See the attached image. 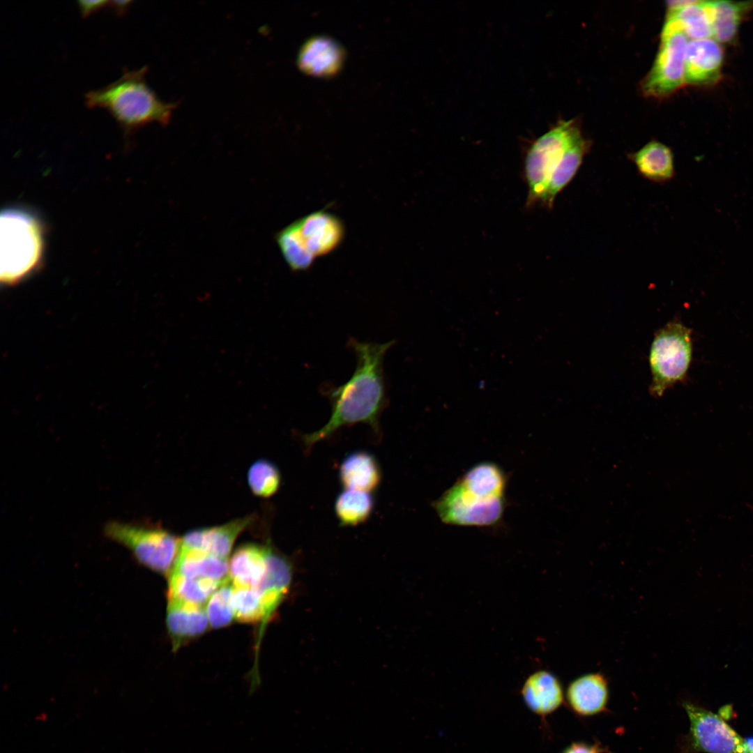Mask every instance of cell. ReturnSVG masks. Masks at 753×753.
<instances>
[{"mask_svg": "<svg viewBox=\"0 0 753 753\" xmlns=\"http://www.w3.org/2000/svg\"><path fill=\"white\" fill-rule=\"evenodd\" d=\"M602 752L603 750L598 744L591 745L584 743H574L563 753H602Z\"/></svg>", "mask_w": 753, "mask_h": 753, "instance_id": "cell-33", "label": "cell"}, {"mask_svg": "<svg viewBox=\"0 0 753 753\" xmlns=\"http://www.w3.org/2000/svg\"><path fill=\"white\" fill-rule=\"evenodd\" d=\"M570 708L577 714L590 716L602 712L609 697L607 683L598 674L582 676L568 687L566 694Z\"/></svg>", "mask_w": 753, "mask_h": 753, "instance_id": "cell-16", "label": "cell"}, {"mask_svg": "<svg viewBox=\"0 0 753 753\" xmlns=\"http://www.w3.org/2000/svg\"><path fill=\"white\" fill-rule=\"evenodd\" d=\"M340 51L332 41L317 38L301 48L298 62L302 70L316 74H328L340 66Z\"/></svg>", "mask_w": 753, "mask_h": 753, "instance_id": "cell-24", "label": "cell"}, {"mask_svg": "<svg viewBox=\"0 0 753 753\" xmlns=\"http://www.w3.org/2000/svg\"><path fill=\"white\" fill-rule=\"evenodd\" d=\"M505 507V497H483L466 489L458 481L433 503L441 521L461 526L497 524Z\"/></svg>", "mask_w": 753, "mask_h": 753, "instance_id": "cell-8", "label": "cell"}, {"mask_svg": "<svg viewBox=\"0 0 753 753\" xmlns=\"http://www.w3.org/2000/svg\"><path fill=\"white\" fill-rule=\"evenodd\" d=\"M692 353L691 330L671 321L655 334L649 354L652 373L650 391L653 396L682 380L689 368Z\"/></svg>", "mask_w": 753, "mask_h": 753, "instance_id": "cell-5", "label": "cell"}, {"mask_svg": "<svg viewBox=\"0 0 753 753\" xmlns=\"http://www.w3.org/2000/svg\"><path fill=\"white\" fill-rule=\"evenodd\" d=\"M339 480L344 489L371 492L382 480V472L376 457L370 452L357 450L348 454L339 468Z\"/></svg>", "mask_w": 753, "mask_h": 753, "instance_id": "cell-14", "label": "cell"}, {"mask_svg": "<svg viewBox=\"0 0 753 753\" xmlns=\"http://www.w3.org/2000/svg\"><path fill=\"white\" fill-rule=\"evenodd\" d=\"M253 519L250 515L220 526L190 531L181 540L180 549L200 550L227 559L235 540Z\"/></svg>", "mask_w": 753, "mask_h": 753, "instance_id": "cell-12", "label": "cell"}, {"mask_svg": "<svg viewBox=\"0 0 753 753\" xmlns=\"http://www.w3.org/2000/svg\"><path fill=\"white\" fill-rule=\"evenodd\" d=\"M689 41L677 21L666 20L657 58L643 82L642 89L646 95L664 97L685 84V52Z\"/></svg>", "mask_w": 753, "mask_h": 753, "instance_id": "cell-7", "label": "cell"}, {"mask_svg": "<svg viewBox=\"0 0 753 753\" xmlns=\"http://www.w3.org/2000/svg\"><path fill=\"white\" fill-rule=\"evenodd\" d=\"M267 570L255 588L259 593L264 611V622L271 616L288 591L292 575L289 560L267 545Z\"/></svg>", "mask_w": 753, "mask_h": 753, "instance_id": "cell-13", "label": "cell"}, {"mask_svg": "<svg viewBox=\"0 0 753 753\" xmlns=\"http://www.w3.org/2000/svg\"><path fill=\"white\" fill-rule=\"evenodd\" d=\"M232 603L236 619L255 623L265 619V611L259 591L254 588L234 586Z\"/></svg>", "mask_w": 753, "mask_h": 753, "instance_id": "cell-30", "label": "cell"}, {"mask_svg": "<svg viewBox=\"0 0 753 753\" xmlns=\"http://www.w3.org/2000/svg\"><path fill=\"white\" fill-rule=\"evenodd\" d=\"M393 343L350 340L357 360L356 367L345 383L326 390L331 404V415L324 426L303 436L307 448L339 429L356 423L367 424L375 433H379V419L387 402L383 360Z\"/></svg>", "mask_w": 753, "mask_h": 753, "instance_id": "cell-1", "label": "cell"}, {"mask_svg": "<svg viewBox=\"0 0 753 753\" xmlns=\"http://www.w3.org/2000/svg\"><path fill=\"white\" fill-rule=\"evenodd\" d=\"M713 38L719 43H730L736 38L745 13L753 7V2L731 1H712Z\"/></svg>", "mask_w": 753, "mask_h": 753, "instance_id": "cell-26", "label": "cell"}, {"mask_svg": "<svg viewBox=\"0 0 753 753\" xmlns=\"http://www.w3.org/2000/svg\"><path fill=\"white\" fill-rule=\"evenodd\" d=\"M724 53L713 38L690 40L685 60V84L703 85L715 83L720 76Z\"/></svg>", "mask_w": 753, "mask_h": 753, "instance_id": "cell-11", "label": "cell"}, {"mask_svg": "<svg viewBox=\"0 0 753 753\" xmlns=\"http://www.w3.org/2000/svg\"><path fill=\"white\" fill-rule=\"evenodd\" d=\"M579 132L572 121H563L532 144L524 165L528 188V206L540 201L554 171Z\"/></svg>", "mask_w": 753, "mask_h": 753, "instance_id": "cell-6", "label": "cell"}, {"mask_svg": "<svg viewBox=\"0 0 753 753\" xmlns=\"http://www.w3.org/2000/svg\"><path fill=\"white\" fill-rule=\"evenodd\" d=\"M109 1L105 0L79 1L77 4L82 17L85 18L96 11L109 7Z\"/></svg>", "mask_w": 753, "mask_h": 753, "instance_id": "cell-32", "label": "cell"}, {"mask_svg": "<svg viewBox=\"0 0 753 753\" xmlns=\"http://www.w3.org/2000/svg\"><path fill=\"white\" fill-rule=\"evenodd\" d=\"M228 579L218 581L207 578H189L169 574L167 595L168 598L203 606Z\"/></svg>", "mask_w": 753, "mask_h": 753, "instance_id": "cell-27", "label": "cell"}, {"mask_svg": "<svg viewBox=\"0 0 753 753\" xmlns=\"http://www.w3.org/2000/svg\"><path fill=\"white\" fill-rule=\"evenodd\" d=\"M690 731L681 745V753H745V740L720 715L685 702Z\"/></svg>", "mask_w": 753, "mask_h": 753, "instance_id": "cell-9", "label": "cell"}, {"mask_svg": "<svg viewBox=\"0 0 753 753\" xmlns=\"http://www.w3.org/2000/svg\"><path fill=\"white\" fill-rule=\"evenodd\" d=\"M296 222L304 243L315 258L333 252L344 241L343 222L325 209L310 213Z\"/></svg>", "mask_w": 753, "mask_h": 753, "instance_id": "cell-10", "label": "cell"}, {"mask_svg": "<svg viewBox=\"0 0 753 753\" xmlns=\"http://www.w3.org/2000/svg\"><path fill=\"white\" fill-rule=\"evenodd\" d=\"M522 694L526 706L541 716L555 711L563 701L559 681L546 671H538L529 676L523 685Z\"/></svg>", "mask_w": 753, "mask_h": 753, "instance_id": "cell-18", "label": "cell"}, {"mask_svg": "<svg viewBox=\"0 0 753 753\" xmlns=\"http://www.w3.org/2000/svg\"><path fill=\"white\" fill-rule=\"evenodd\" d=\"M42 249L36 220L19 210L1 215V279L11 283L22 278L38 263Z\"/></svg>", "mask_w": 753, "mask_h": 753, "instance_id": "cell-3", "label": "cell"}, {"mask_svg": "<svg viewBox=\"0 0 753 753\" xmlns=\"http://www.w3.org/2000/svg\"><path fill=\"white\" fill-rule=\"evenodd\" d=\"M267 570L266 547L247 543L238 547L229 563V575L236 588H256Z\"/></svg>", "mask_w": 753, "mask_h": 753, "instance_id": "cell-17", "label": "cell"}, {"mask_svg": "<svg viewBox=\"0 0 753 753\" xmlns=\"http://www.w3.org/2000/svg\"><path fill=\"white\" fill-rule=\"evenodd\" d=\"M248 485L254 494L267 498L275 494L280 486L281 475L271 462L261 459L253 463L248 472Z\"/></svg>", "mask_w": 753, "mask_h": 753, "instance_id": "cell-29", "label": "cell"}, {"mask_svg": "<svg viewBox=\"0 0 753 753\" xmlns=\"http://www.w3.org/2000/svg\"><path fill=\"white\" fill-rule=\"evenodd\" d=\"M589 149L588 142L579 132L565 150L554 171L540 203L552 208L556 195L571 181Z\"/></svg>", "mask_w": 753, "mask_h": 753, "instance_id": "cell-20", "label": "cell"}, {"mask_svg": "<svg viewBox=\"0 0 753 753\" xmlns=\"http://www.w3.org/2000/svg\"><path fill=\"white\" fill-rule=\"evenodd\" d=\"M229 579L218 588L207 602L206 612L208 623L213 628L227 625L234 618V585L229 583Z\"/></svg>", "mask_w": 753, "mask_h": 753, "instance_id": "cell-31", "label": "cell"}, {"mask_svg": "<svg viewBox=\"0 0 753 753\" xmlns=\"http://www.w3.org/2000/svg\"><path fill=\"white\" fill-rule=\"evenodd\" d=\"M208 622L203 606L168 598L167 626L174 648L203 633Z\"/></svg>", "mask_w": 753, "mask_h": 753, "instance_id": "cell-15", "label": "cell"}, {"mask_svg": "<svg viewBox=\"0 0 753 753\" xmlns=\"http://www.w3.org/2000/svg\"><path fill=\"white\" fill-rule=\"evenodd\" d=\"M169 574L225 581L229 578V563L226 558L203 551L180 549Z\"/></svg>", "mask_w": 753, "mask_h": 753, "instance_id": "cell-19", "label": "cell"}, {"mask_svg": "<svg viewBox=\"0 0 753 753\" xmlns=\"http://www.w3.org/2000/svg\"><path fill=\"white\" fill-rule=\"evenodd\" d=\"M132 1H109V7L112 8L118 16H122L128 10Z\"/></svg>", "mask_w": 753, "mask_h": 753, "instance_id": "cell-34", "label": "cell"}, {"mask_svg": "<svg viewBox=\"0 0 753 753\" xmlns=\"http://www.w3.org/2000/svg\"><path fill=\"white\" fill-rule=\"evenodd\" d=\"M105 535L127 547L141 563L157 572L171 571L178 554L181 540L157 526L110 521Z\"/></svg>", "mask_w": 753, "mask_h": 753, "instance_id": "cell-4", "label": "cell"}, {"mask_svg": "<svg viewBox=\"0 0 753 753\" xmlns=\"http://www.w3.org/2000/svg\"><path fill=\"white\" fill-rule=\"evenodd\" d=\"M275 240L291 270L303 271L312 266L316 258L304 243L296 221L280 230Z\"/></svg>", "mask_w": 753, "mask_h": 753, "instance_id": "cell-28", "label": "cell"}, {"mask_svg": "<svg viewBox=\"0 0 753 753\" xmlns=\"http://www.w3.org/2000/svg\"><path fill=\"white\" fill-rule=\"evenodd\" d=\"M667 20L677 21L689 39L713 38L712 1H690L683 7L668 10Z\"/></svg>", "mask_w": 753, "mask_h": 753, "instance_id": "cell-23", "label": "cell"}, {"mask_svg": "<svg viewBox=\"0 0 753 753\" xmlns=\"http://www.w3.org/2000/svg\"><path fill=\"white\" fill-rule=\"evenodd\" d=\"M745 740V753H753V736H748Z\"/></svg>", "mask_w": 753, "mask_h": 753, "instance_id": "cell-35", "label": "cell"}, {"mask_svg": "<svg viewBox=\"0 0 753 753\" xmlns=\"http://www.w3.org/2000/svg\"><path fill=\"white\" fill-rule=\"evenodd\" d=\"M639 174L655 183H664L674 176L673 154L665 144L651 141L630 155Z\"/></svg>", "mask_w": 753, "mask_h": 753, "instance_id": "cell-21", "label": "cell"}, {"mask_svg": "<svg viewBox=\"0 0 753 753\" xmlns=\"http://www.w3.org/2000/svg\"><path fill=\"white\" fill-rule=\"evenodd\" d=\"M374 509L370 492L344 489L335 499V513L341 526H355L365 522Z\"/></svg>", "mask_w": 753, "mask_h": 753, "instance_id": "cell-25", "label": "cell"}, {"mask_svg": "<svg viewBox=\"0 0 753 753\" xmlns=\"http://www.w3.org/2000/svg\"><path fill=\"white\" fill-rule=\"evenodd\" d=\"M148 68L127 71L114 82L85 94V104L105 109L116 120L125 136L152 123L167 126L177 104L161 100L148 86Z\"/></svg>", "mask_w": 753, "mask_h": 753, "instance_id": "cell-2", "label": "cell"}, {"mask_svg": "<svg viewBox=\"0 0 753 753\" xmlns=\"http://www.w3.org/2000/svg\"><path fill=\"white\" fill-rule=\"evenodd\" d=\"M466 489L484 497H505L507 478L496 463L484 462L470 468L458 480Z\"/></svg>", "mask_w": 753, "mask_h": 753, "instance_id": "cell-22", "label": "cell"}]
</instances>
